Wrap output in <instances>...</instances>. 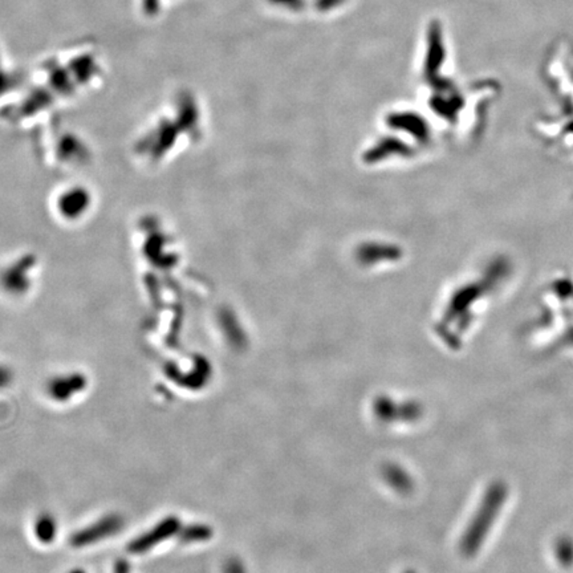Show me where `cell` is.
Returning a JSON list of instances; mask_svg holds the SVG:
<instances>
[{
    "instance_id": "1",
    "label": "cell",
    "mask_w": 573,
    "mask_h": 573,
    "mask_svg": "<svg viewBox=\"0 0 573 573\" xmlns=\"http://www.w3.org/2000/svg\"><path fill=\"white\" fill-rule=\"evenodd\" d=\"M504 501V487L495 485L491 487L483 498L478 512L472 518V521L462 539V551L465 555H472L483 543L487 531L491 528L495 521L499 508Z\"/></svg>"
},
{
    "instance_id": "6",
    "label": "cell",
    "mask_w": 573,
    "mask_h": 573,
    "mask_svg": "<svg viewBox=\"0 0 573 573\" xmlns=\"http://www.w3.org/2000/svg\"><path fill=\"white\" fill-rule=\"evenodd\" d=\"M406 573H413V572H406Z\"/></svg>"
},
{
    "instance_id": "2",
    "label": "cell",
    "mask_w": 573,
    "mask_h": 573,
    "mask_svg": "<svg viewBox=\"0 0 573 573\" xmlns=\"http://www.w3.org/2000/svg\"><path fill=\"white\" fill-rule=\"evenodd\" d=\"M178 524L179 523L174 518L162 521L154 530H152V532L134 540V543L130 545V551H133V554H142L143 551L154 547L157 543H161V540L172 536L178 528Z\"/></svg>"
},
{
    "instance_id": "5",
    "label": "cell",
    "mask_w": 573,
    "mask_h": 573,
    "mask_svg": "<svg viewBox=\"0 0 573 573\" xmlns=\"http://www.w3.org/2000/svg\"><path fill=\"white\" fill-rule=\"evenodd\" d=\"M56 534V524L52 518L41 516L36 524V535L44 543H50Z\"/></svg>"
},
{
    "instance_id": "3",
    "label": "cell",
    "mask_w": 573,
    "mask_h": 573,
    "mask_svg": "<svg viewBox=\"0 0 573 573\" xmlns=\"http://www.w3.org/2000/svg\"><path fill=\"white\" fill-rule=\"evenodd\" d=\"M119 524H120V521L117 518H108L106 521H100L92 525L90 528H88L87 531L74 536L72 543L74 545H86L89 543H93V540L109 536L110 534L116 532V530H119Z\"/></svg>"
},
{
    "instance_id": "4",
    "label": "cell",
    "mask_w": 573,
    "mask_h": 573,
    "mask_svg": "<svg viewBox=\"0 0 573 573\" xmlns=\"http://www.w3.org/2000/svg\"><path fill=\"white\" fill-rule=\"evenodd\" d=\"M385 476H386V481L392 486L396 487V490L406 491L412 486L410 478L399 466H389L388 469L385 470Z\"/></svg>"
}]
</instances>
